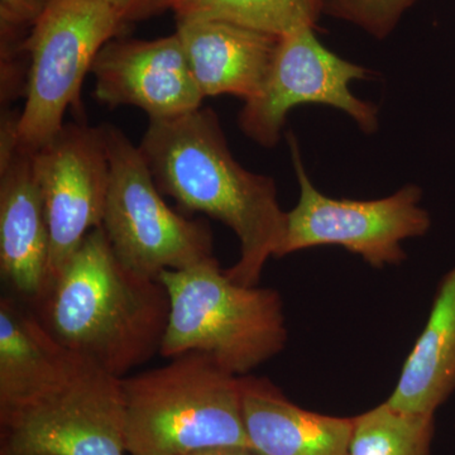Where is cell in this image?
<instances>
[{"instance_id":"3957f363","label":"cell","mask_w":455,"mask_h":455,"mask_svg":"<svg viewBox=\"0 0 455 455\" xmlns=\"http://www.w3.org/2000/svg\"><path fill=\"white\" fill-rule=\"evenodd\" d=\"M128 455H188L251 449L241 377L211 355L188 352L121 379Z\"/></svg>"},{"instance_id":"5bb4252c","label":"cell","mask_w":455,"mask_h":455,"mask_svg":"<svg viewBox=\"0 0 455 455\" xmlns=\"http://www.w3.org/2000/svg\"><path fill=\"white\" fill-rule=\"evenodd\" d=\"M176 35L204 98L259 94L280 37L209 18H176Z\"/></svg>"},{"instance_id":"30bf717a","label":"cell","mask_w":455,"mask_h":455,"mask_svg":"<svg viewBox=\"0 0 455 455\" xmlns=\"http://www.w3.org/2000/svg\"><path fill=\"white\" fill-rule=\"evenodd\" d=\"M50 229L49 286L85 236L103 223L110 164L101 125L66 123L33 154Z\"/></svg>"},{"instance_id":"ffe728a7","label":"cell","mask_w":455,"mask_h":455,"mask_svg":"<svg viewBox=\"0 0 455 455\" xmlns=\"http://www.w3.org/2000/svg\"><path fill=\"white\" fill-rule=\"evenodd\" d=\"M49 0H0V56H17L25 51L20 35L31 28Z\"/></svg>"},{"instance_id":"e0dca14e","label":"cell","mask_w":455,"mask_h":455,"mask_svg":"<svg viewBox=\"0 0 455 455\" xmlns=\"http://www.w3.org/2000/svg\"><path fill=\"white\" fill-rule=\"evenodd\" d=\"M326 0H171L175 18L227 20L281 36L316 28Z\"/></svg>"},{"instance_id":"5b68a950","label":"cell","mask_w":455,"mask_h":455,"mask_svg":"<svg viewBox=\"0 0 455 455\" xmlns=\"http://www.w3.org/2000/svg\"><path fill=\"white\" fill-rule=\"evenodd\" d=\"M127 25L101 0H49L25 41L28 55L22 112L14 139L36 154L64 128L68 108L79 107L86 75L99 51Z\"/></svg>"},{"instance_id":"52a82bcc","label":"cell","mask_w":455,"mask_h":455,"mask_svg":"<svg viewBox=\"0 0 455 455\" xmlns=\"http://www.w3.org/2000/svg\"><path fill=\"white\" fill-rule=\"evenodd\" d=\"M286 139L300 196L287 212L286 235L276 259L319 245H339L382 268L406 259L401 245L405 239L427 235L431 220L420 206L423 190L418 185L407 184L382 199H333L311 182L295 134L287 132Z\"/></svg>"},{"instance_id":"ba28073f","label":"cell","mask_w":455,"mask_h":455,"mask_svg":"<svg viewBox=\"0 0 455 455\" xmlns=\"http://www.w3.org/2000/svg\"><path fill=\"white\" fill-rule=\"evenodd\" d=\"M373 75L325 47L315 29L281 36L262 88L239 112V128L257 145L272 148L293 108L320 104L341 110L363 133L372 134L379 130V108L355 97L350 84L372 80Z\"/></svg>"},{"instance_id":"7402d4cb","label":"cell","mask_w":455,"mask_h":455,"mask_svg":"<svg viewBox=\"0 0 455 455\" xmlns=\"http://www.w3.org/2000/svg\"><path fill=\"white\" fill-rule=\"evenodd\" d=\"M188 455H257L252 451H247V449H230V448H220V449H206V451H196V453H191Z\"/></svg>"},{"instance_id":"9a60e30c","label":"cell","mask_w":455,"mask_h":455,"mask_svg":"<svg viewBox=\"0 0 455 455\" xmlns=\"http://www.w3.org/2000/svg\"><path fill=\"white\" fill-rule=\"evenodd\" d=\"M242 409L257 455H350L353 418L307 411L266 379L241 377Z\"/></svg>"},{"instance_id":"4fadbf2b","label":"cell","mask_w":455,"mask_h":455,"mask_svg":"<svg viewBox=\"0 0 455 455\" xmlns=\"http://www.w3.org/2000/svg\"><path fill=\"white\" fill-rule=\"evenodd\" d=\"M86 361L65 348L14 296L0 299V423L64 388Z\"/></svg>"},{"instance_id":"9c48e42d","label":"cell","mask_w":455,"mask_h":455,"mask_svg":"<svg viewBox=\"0 0 455 455\" xmlns=\"http://www.w3.org/2000/svg\"><path fill=\"white\" fill-rule=\"evenodd\" d=\"M121 379L86 362L64 388L2 427L0 455H128Z\"/></svg>"},{"instance_id":"2e32d148","label":"cell","mask_w":455,"mask_h":455,"mask_svg":"<svg viewBox=\"0 0 455 455\" xmlns=\"http://www.w3.org/2000/svg\"><path fill=\"white\" fill-rule=\"evenodd\" d=\"M455 391V266L439 284L423 333L410 352L387 403L434 415Z\"/></svg>"},{"instance_id":"7c38bea8","label":"cell","mask_w":455,"mask_h":455,"mask_svg":"<svg viewBox=\"0 0 455 455\" xmlns=\"http://www.w3.org/2000/svg\"><path fill=\"white\" fill-rule=\"evenodd\" d=\"M50 229L33 154L0 155V276L9 295L37 304L49 289Z\"/></svg>"},{"instance_id":"44dd1931","label":"cell","mask_w":455,"mask_h":455,"mask_svg":"<svg viewBox=\"0 0 455 455\" xmlns=\"http://www.w3.org/2000/svg\"><path fill=\"white\" fill-rule=\"evenodd\" d=\"M116 9L125 22L147 20L170 9L171 0H101Z\"/></svg>"},{"instance_id":"277c9868","label":"cell","mask_w":455,"mask_h":455,"mask_svg":"<svg viewBox=\"0 0 455 455\" xmlns=\"http://www.w3.org/2000/svg\"><path fill=\"white\" fill-rule=\"evenodd\" d=\"M170 296L161 357L211 355L235 376H248L286 346L283 300L276 290L233 283L215 257L158 276Z\"/></svg>"},{"instance_id":"7a4b0ae2","label":"cell","mask_w":455,"mask_h":455,"mask_svg":"<svg viewBox=\"0 0 455 455\" xmlns=\"http://www.w3.org/2000/svg\"><path fill=\"white\" fill-rule=\"evenodd\" d=\"M35 307L65 348L124 379L160 355L171 304L160 278L125 267L99 227L85 236Z\"/></svg>"},{"instance_id":"ac0fdd59","label":"cell","mask_w":455,"mask_h":455,"mask_svg":"<svg viewBox=\"0 0 455 455\" xmlns=\"http://www.w3.org/2000/svg\"><path fill=\"white\" fill-rule=\"evenodd\" d=\"M434 415L381 403L353 418L350 455H431Z\"/></svg>"},{"instance_id":"d6986e66","label":"cell","mask_w":455,"mask_h":455,"mask_svg":"<svg viewBox=\"0 0 455 455\" xmlns=\"http://www.w3.org/2000/svg\"><path fill=\"white\" fill-rule=\"evenodd\" d=\"M418 0H326L324 14L358 27L382 41Z\"/></svg>"},{"instance_id":"6da1fadb","label":"cell","mask_w":455,"mask_h":455,"mask_svg":"<svg viewBox=\"0 0 455 455\" xmlns=\"http://www.w3.org/2000/svg\"><path fill=\"white\" fill-rule=\"evenodd\" d=\"M139 147L163 196L235 233L241 256L227 276L242 286H259L286 235L287 212L278 203L275 180L235 160L212 108L149 121Z\"/></svg>"},{"instance_id":"8992f818","label":"cell","mask_w":455,"mask_h":455,"mask_svg":"<svg viewBox=\"0 0 455 455\" xmlns=\"http://www.w3.org/2000/svg\"><path fill=\"white\" fill-rule=\"evenodd\" d=\"M110 164L103 228L125 267L158 278L212 259L208 224L188 220L167 205L140 147L113 124H101Z\"/></svg>"},{"instance_id":"8fae6325","label":"cell","mask_w":455,"mask_h":455,"mask_svg":"<svg viewBox=\"0 0 455 455\" xmlns=\"http://www.w3.org/2000/svg\"><path fill=\"white\" fill-rule=\"evenodd\" d=\"M90 73L99 103L139 108L149 121L194 112L205 99L176 32L155 40L113 38Z\"/></svg>"}]
</instances>
